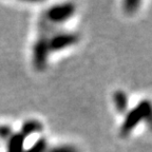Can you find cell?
I'll list each match as a JSON object with an SVG mask.
<instances>
[{
    "label": "cell",
    "mask_w": 152,
    "mask_h": 152,
    "mask_svg": "<svg viewBox=\"0 0 152 152\" xmlns=\"http://www.w3.org/2000/svg\"><path fill=\"white\" fill-rule=\"evenodd\" d=\"M76 12V5L73 2H64L57 3L43 13L42 16L49 23L56 26V24L64 23L72 18Z\"/></svg>",
    "instance_id": "3957f363"
},
{
    "label": "cell",
    "mask_w": 152,
    "mask_h": 152,
    "mask_svg": "<svg viewBox=\"0 0 152 152\" xmlns=\"http://www.w3.org/2000/svg\"><path fill=\"white\" fill-rule=\"evenodd\" d=\"M48 149V140L45 137L38 138L33 146L24 150L23 152H45Z\"/></svg>",
    "instance_id": "ba28073f"
},
{
    "label": "cell",
    "mask_w": 152,
    "mask_h": 152,
    "mask_svg": "<svg viewBox=\"0 0 152 152\" xmlns=\"http://www.w3.org/2000/svg\"><path fill=\"white\" fill-rule=\"evenodd\" d=\"M43 130V125L41 121H39L38 119H28L22 124L21 129L19 131V133L23 136L24 138H26L28 136L32 135V134H36V133H40Z\"/></svg>",
    "instance_id": "5b68a950"
},
{
    "label": "cell",
    "mask_w": 152,
    "mask_h": 152,
    "mask_svg": "<svg viewBox=\"0 0 152 152\" xmlns=\"http://www.w3.org/2000/svg\"><path fill=\"white\" fill-rule=\"evenodd\" d=\"M45 152H79L78 149L73 145L70 144H64V145L53 146L51 148H48Z\"/></svg>",
    "instance_id": "30bf717a"
},
{
    "label": "cell",
    "mask_w": 152,
    "mask_h": 152,
    "mask_svg": "<svg viewBox=\"0 0 152 152\" xmlns=\"http://www.w3.org/2000/svg\"><path fill=\"white\" fill-rule=\"evenodd\" d=\"M14 131L9 125H0V140H7L12 135Z\"/></svg>",
    "instance_id": "8fae6325"
},
{
    "label": "cell",
    "mask_w": 152,
    "mask_h": 152,
    "mask_svg": "<svg viewBox=\"0 0 152 152\" xmlns=\"http://www.w3.org/2000/svg\"><path fill=\"white\" fill-rule=\"evenodd\" d=\"M140 3L142 2H140V0H126V1H124V3H123L124 12L129 15L134 14L138 10Z\"/></svg>",
    "instance_id": "9c48e42d"
},
{
    "label": "cell",
    "mask_w": 152,
    "mask_h": 152,
    "mask_svg": "<svg viewBox=\"0 0 152 152\" xmlns=\"http://www.w3.org/2000/svg\"><path fill=\"white\" fill-rule=\"evenodd\" d=\"M49 36L47 34L38 33L35 42L32 48V64L38 72H42L47 69L51 51L49 47Z\"/></svg>",
    "instance_id": "7a4b0ae2"
},
{
    "label": "cell",
    "mask_w": 152,
    "mask_h": 152,
    "mask_svg": "<svg viewBox=\"0 0 152 152\" xmlns=\"http://www.w3.org/2000/svg\"><path fill=\"white\" fill-rule=\"evenodd\" d=\"M80 36L75 32H54L49 36V47L52 52H58L78 43Z\"/></svg>",
    "instance_id": "277c9868"
},
{
    "label": "cell",
    "mask_w": 152,
    "mask_h": 152,
    "mask_svg": "<svg viewBox=\"0 0 152 152\" xmlns=\"http://www.w3.org/2000/svg\"><path fill=\"white\" fill-rule=\"evenodd\" d=\"M150 117H151V104L147 99L142 100L133 109L127 112L125 119L119 128V135L121 137H128L142 121H149Z\"/></svg>",
    "instance_id": "6da1fadb"
},
{
    "label": "cell",
    "mask_w": 152,
    "mask_h": 152,
    "mask_svg": "<svg viewBox=\"0 0 152 152\" xmlns=\"http://www.w3.org/2000/svg\"><path fill=\"white\" fill-rule=\"evenodd\" d=\"M7 152H23L24 151V140L26 138L19 132L13 133L7 138Z\"/></svg>",
    "instance_id": "52a82bcc"
},
{
    "label": "cell",
    "mask_w": 152,
    "mask_h": 152,
    "mask_svg": "<svg viewBox=\"0 0 152 152\" xmlns=\"http://www.w3.org/2000/svg\"><path fill=\"white\" fill-rule=\"evenodd\" d=\"M113 104L115 110L118 113H126L129 106V97L128 94L124 90H116L113 93Z\"/></svg>",
    "instance_id": "8992f818"
}]
</instances>
